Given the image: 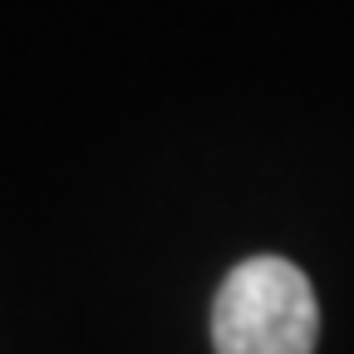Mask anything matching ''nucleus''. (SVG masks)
Here are the masks:
<instances>
[{
    "label": "nucleus",
    "mask_w": 354,
    "mask_h": 354,
    "mask_svg": "<svg viewBox=\"0 0 354 354\" xmlns=\"http://www.w3.org/2000/svg\"><path fill=\"white\" fill-rule=\"evenodd\" d=\"M320 305L286 256H246L212 300L216 354H315Z\"/></svg>",
    "instance_id": "1"
}]
</instances>
